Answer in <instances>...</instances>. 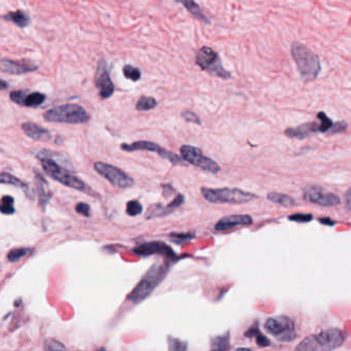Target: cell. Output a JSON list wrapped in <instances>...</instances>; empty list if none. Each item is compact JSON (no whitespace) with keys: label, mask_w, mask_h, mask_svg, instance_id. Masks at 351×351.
I'll return each instance as SVG.
<instances>
[{"label":"cell","mask_w":351,"mask_h":351,"mask_svg":"<svg viewBox=\"0 0 351 351\" xmlns=\"http://www.w3.org/2000/svg\"><path fill=\"white\" fill-rule=\"evenodd\" d=\"M167 264H155L128 294L127 300L137 304L150 297L155 288L162 282L168 272Z\"/></svg>","instance_id":"cell-3"},{"label":"cell","mask_w":351,"mask_h":351,"mask_svg":"<svg viewBox=\"0 0 351 351\" xmlns=\"http://www.w3.org/2000/svg\"><path fill=\"white\" fill-rule=\"evenodd\" d=\"M5 20L14 23L19 28H25L29 26L31 23L30 16L26 12L21 10H18L16 12H10L5 16Z\"/></svg>","instance_id":"cell-22"},{"label":"cell","mask_w":351,"mask_h":351,"mask_svg":"<svg viewBox=\"0 0 351 351\" xmlns=\"http://www.w3.org/2000/svg\"><path fill=\"white\" fill-rule=\"evenodd\" d=\"M168 344H169L170 350H187L188 349L187 342H183L181 340H178L172 337H168Z\"/></svg>","instance_id":"cell-35"},{"label":"cell","mask_w":351,"mask_h":351,"mask_svg":"<svg viewBox=\"0 0 351 351\" xmlns=\"http://www.w3.org/2000/svg\"><path fill=\"white\" fill-rule=\"evenodd\" d=\"M317 119L319 120V123H320V130H321V133H325V132H329V130L331 129L334 123L332 121L322 112L318 113L317 114Z\"/></svg>","instance_id":"cell-33"},{"label":"cell","mask_w":351,"mask_h":351,"mask_svg":"<svg viewBox=\"0 0 351 351\" xmlns=\"http://www.w3.org/2000/svg\"><path fill=\"white\" fill-rule=\"evenodd\" d=\"M252 217L248 214H232L220 218L214 226V230L221 232L237 227H248L252 225Z\"/></svg>","instance_id":"cell-15"},{"label":"cell","mask_w":351,"mask_h":351,"mask_svg":"<svg viewBox=\"0 0 351 351\" xmlns=\"http://www.w3.org/2000/svg\"><path fill=\"white\" fill-rule=\"evenodd\" d=\"M347 128V124L344 122H339L332 125L331 129L329 130V133L331 134H336V133H340V132H344Z\"/></svg>","instance_id":"cell-39"},{"label":"cell","mask_w":351,"mask_h":351,"mask_svg":"<svg viewBox=\"0 0 351 351\" xmlns=\"http://www.w3.org/2000/svg\"><path fill=\"white\" fill-rule=\"evenodd\" d=\"M121 149L125 152H137V151H146V152H152L158 154L160 157L163 159L168 160L170 163L173 165H186V161L182 159V157L169 152L163 147H161L159 144L152 142V141H146V140H140V141H135L131 144L123 143L121 145Z\"/></svg>","instance_id":"cell-10"},{"label":"cell","mask_w":351,"mask_h":351,"mask_svg":"<svg viewBox=\"0 0 351 351\" xmlns=\"http://www.w3.org/2000/svg\"><path fill=\"white\" fill-rule=\"evenodd\" d=\"M0 182H2L3 184H12L16 188H19L21 189L29 198H31V191L29 189V186L24 182L23 180H21L20 178L8 173V172H2V174H0ZM32 199V198H31Z\"/></svg>","instance_id":"cell-21"},{"label":"cell","mask_w":351,"mask_h":351,"mask_svg":"<svg viewBox=\"0 0 351 351\" xmlns=\"http://www.w3.org/2000/svg\"><path fill=\"white\" fill-rule=\"evenodd\" d=\"M177 3L181 4L195 19L201 21L204 24H209L210 23L209 20L207 19V17L202 12V10L199 7V5L195 3V0H177Z\"/></svg>","instance_id":"cell-23"},{"label":"cell","mask_w":351,"mask_h":351,"mask_svg":"<svg viewBox=\"0 0 351 351\" xmlns=\"http://www.w3.org/2000/svg\"><path fill=\"white\" fill-rule=\"evenodd\" d=\"M35 176H36V184H38V191H39V197H40V205L45 208L47 203L52 198V193L46 190L47 181L44 179V177H42L38 173H35Z\"/></svg>","instance_id":"cell-24"},{"label":"cell","mask_w":351,"mask_h":351,"mask_svg":"<svg viewBox=\"0 0 351 351\" xmlns=\"http://www.w3.org/2000/svg\"><path fill=\"white\" fill-rule=\"evenodd\" d=\"M347 339V334L340 328H329L322 330L319 334L305 338L297 347L295 350L303 351H318V350H334L340 347Z\"/></svg>","instance_id":"cell-2"},{"label":"cell","mask_w":351,"mask_h":351,"mask_svg":"<svg viewBox=\"0 0 351 351\" xmlns=\"http://www.w3.org/2000/svg\"><path fill=\"white\" fill-rule=\"evenodd\" d=\"M290 53L303 81H315L321 70L318 56L301 43H293L291 45Z\"/></svg>","instance_id":"cell-1"},{"label":"cell","mask_w":351,"mask_h":351,"mask_svg":"<svg viewBox=\"0 0 351 351\" xmlns=\"http://www.w3.org/2000/svg\"><path fill=\"white\" fill-rule=\"evenodd\" d=\"M201 193L203 198L210 203L242 204L256 198V195L240 189H209L204 187L201 189Z\"/></svg>","instance_id":"cell-5"},{"label":"cell","mask_w":351,"mask_h":351,"mask_svg":"<svg viewBox=\"0 0 351 351\" xmlns=\"http://www.w3.org/2000/svg\"><path fill=\"white\" fill-rule=\"evenodd\" d=\"M76 210L79 214L83 215V216H86V217H89L90 214H91V207L89 204L85 203V202H80L76 205Z\"/></svg>","instance_id":"cell-37"},{"label":"cell","mask_w":351,"mask_h":351,"mask_svg":"<svg viewBox=\"0 0 351 351\" xmlns=\"http://www.w3.org/2000/svg\"><path fill=\"white\" fill-rule=\"evenodd\" d=\"M123 75L126 79L132 82H138L141 79V72L138 68L134 67L133 65L127 64L123 68Z\"/></svg>","instance_id":"cell-30"},{"label":"cell","mask_w":351,"mask_h":351,"mask_svg":"<svg viewBox=\"0 0 351 351\" xmlns=\"http://www.w3.org/2000/svg\"><path fill=\"white\" fill-rule=\"evenodd\" d=\"M180 156L191 165H194L209 173L216 174L220 171V166L212 159L203 155L202 151L196 146L184 144L180 147Z\"/></svg>","instance_id":"cell-9"},{"label":"cell","mask_w":351,"mask_h":351,"mask_svg":"<svg viewBox=\"0 0 351 351\" xmlns=\"http://www.w3.org/2000/svg\"><path fill=\"white\" fill-rule=\"evenodd\" d=\"M94 169L98 174L103 176L115 187L127 189L134 186L135 183L134 179L131 176H129L126 172L114 165L103 162H96L94 164Z\"/></svg>","instance_id":"cell-11"},{"label":"cell","mask_w":351,"mask_h":351,"mask_svg":"<svg viewBox=\"0 0 351 351\" xmlns=\"http://www.w3.org/2000/svg\"><path fill=\"white\" fill-rule=\"evenodd\" d=\"M265 327L280 342H291L297 338L294 322L288 316H276L268 318Z\"/></svg>","instance_id":"cell-8"},{"label":"cell","mask_w":351,"mask_h":351,"mask_svg":"<svg viewBox=\"0 0 351 351\" xmlns=\"http://www.w3.org/2000/svg\"><path fill=\"white\" fill-rule=\"evenodd\" d=\"M10 98L14 103H17L21 106L36 108L46 101L47 96L40 92L29 93V91L18 90L11 92Z\"/></svg>","instance_id":"cell-14"},{"label":"cell","mask_w":351,"mask_h":351,"mask_svg":"<svg viewBox=\"0 0 351 351\" xmlns=\"http://www.w3.org/2000/svg\"><path fill=\"white\" fill-rule=\"evenodd\" d=\"M268 200H270L271 202L275 203V204H279L281 206H285V207H292L297 205L295 200L285 194H280V193H269L267 195Z\"/></svg>","instance_id":"cell-25"},{"label":"cell","mask_w":351,"mask_h":351,"mask_svg":"<svg viewBox=\"0 0 351 351\" xmlns=\"http://www.w3.org/2000/svg\"><path fill=\"white\" fill-rule=\"evenodd\" d=\"M320 132V123H315V122H311V123H305L302 124L298 127H292V128H287L284 133L287 137L289 138H295V139H304L309 137L310 135Z\"/></svg>","instance_id":"cell-19"},{"label":"cell","mask_w":351,"mask_h":351,"mask_svg":"<svg viewBox=\"0 0 351 351\" xmlns=\"http://www.w3.org/2000/svg\"><path fill=\"white\" fill-rule=\"evenodd\" d=\"M230 345V334L227 332L211 339V349L213 350H228Z\"/></svg>","instance_id":"cell-26"},{"label":"cell","mask_w":351,"mask_h":351,"mask_svg":"<svg viewBox=\"0 0 351 351\" xmlns=\"http://www.w3.org/2000/svg\"><path fill=\"white\" fill-rule=\"evenodd\" d=\"M133 252L135 254L139 255H153V254H162L165 256L172 257L174 255V251L165 243L163 242H149V243H143L138 245L133 249Z\"/></svg>","instance_id":"cell-17"},{"label":"cell","mask_w":351,"mask_h":351,"mask_svg":"<svg viewBox=\"0 0 351 351\" xmlns=\"http://www.w3.org/2000/svg\"><path fill=\"white\" fill-rule=\"evenodd\" d=\"M95 85L102 99L110 98L115 93V86L108 72L107 63L104 59H100L97 63V69L95 73Z\"/></svg>","instance_id":"cell-12"},{"label":"cell","mask_w":351,"mask_h":351,"mask_svg":"<svg viewBox=\"0 0 351 351\" xmlns=\"http://www.w3.org/2000/svg\"><path fill=\"white\" fill-rule=\"evenodd\" d=\"M184 202V197L181 194H178L175 199L170 202L168 205L163 206L162 204H155L152 205L149 209V211L145 214L146 219H152L155 217H162L166 216L172 212H174L178 207H180Z\"/></svg>","instance_id":"cell-18"},{"label":"cell","mask_w":351,"mask_h":351,"mask_svg":"<svg viewBox=\"0 0 351 351\" xmlns=\"http://www.w3.org/2000/svg\"><path fill=\"white\" fill-rule=\"evenodd\" d=\"M246 337H255L256 340V344L261 347H267L270 345V341L267 337H265L261 331H258L255 327H250L246 332H245Z\"/></svg>","instance_id":"cell-29"},{"label":"cell","mask_w":351,"mask_h":351,"mask_svg":"<svg viewBox=\"0 0 351 351\" xmlns=\"http://www.w3.org/2000/svg\"><path fill=\"white\" fill-rule=\"evenodd\" d=\"M196 64L208 75L223 80L231 79V72L226 70L218 54L209 47H202L196 54Z\"/></svg>","instance_id":"cell-6"},{"label":"cell","mask_w":351,"mask_h":351,"mask_svg":"<svg viewBox=\"0 0 351 351\" xmlns=\"http://www.w3.org/2000/svg\"><path fill=\"white\" fill-rule=\"evenodd\" d=\"M312 215L311 214H300V213H297V214H292V215H289L288 218L289 220H292V221H298V223H307V221H310L312 219Z\"/></svg>","instance_id":"cell-38"},{"label":"cell","mask_w":351,"mask_h":351,"mask_svg":"<svg viewBox=\"0 0 351 351\" xmlns=\"http://www.w3.org/2000/svg\"><path fill=\"white\" fill-rule=\"evenodd\" d=\"M303 196L307 202L324 207L337 206L341 203V199L336 194L326 192L319 187H307Z\"/></svg>","instance_id":"cell-13"},{"label":"cell","mask_w":351,"mask_h":351,"mask_svg":"<svg viewBox=\"0 0 351 351\" xmlns=\"http://www.w3.org/2000/svg\"><path fill=\"white\" fill-rule=\"evenodd\" d=\"M44 120L49 123L64 124H87L90 116L86 109L78 104H63L47 110L44 114Z\"/></svg>","instance_id":"cell-4"},{"label":"cell","mask_w":351,"mask_h":351,"mask_svg":"<svg viewBox=\"0 0 351 351\" xmlns=\"http://www.w3.org/2000/svg\"><path fill=\"white\" fill-rule=\"evenodd\" d=\"M31 249L30 248H27V247H21V248H15V249H12L8 255H7V258L9 262L11 263H15V262H18L20 261L22 257H24L25 255L28 254V252L30 251Z\"/></svg>","instance_id":"cell-31"},{"label":"cell","mask_w":351,"mask_h":351,"mask_svg":"<svg viewBox=\"0 0 351 351\" xmlns=\"http://www.w3.org/2000/svg\"><path fill=\"white\" fill-rule=\"evenodd\" d=\"M157 104L158 102L154 97L141 96L136 103V109L139 112H147L154 109L157 106Z\"/></svg>","instance_id":"cell-27"},{"label":"cell","mask_w":351,"mask_h":351,"mask_svg":"<svg viewBox=\"0 0 351 351\" xmlns=\"http://www.w3.org/2000/svg\"><path fill=\"white\" fill-rule=\"evenodd\" d=\"M0 211L3 214H14L15 209V200L12 196H3L2 205H0Z\"/></svg>","instance_id":"cell-28"},{"label":"cell","mask_w":351,"mask_h":351,"mask_svg":"<svg viewBox=\"0 0 351 351\" xmlns=\"http://www.w3.org/2000/svg\"><path fill=\"white\" fill-rule=\"evenodd\" d=\"M39 66L30 61H13L10 59L2 60V71L4 73L21 76L36 71Z\"/></svg>","instance_id":"cell-16"},{"label":"cell","mask_w":351,"mask_h":351,"mask_svg":"<svg viewBox=\"0 0 351 351\" xmlns=\"http://www.w3.org/2000/svg\"><path fill=\"white\" fill-rule=\"evenodd\" d=\"M345 204L346 207L351 210V189H349L345 194Z\"/></svg>","instance_id":"cell-40"},{"label":"cell","mask_w":351,"mask_h":351,"mask_svg":"<svg viewBox=\"0 0 351 351\" xmlns=\"http://www.w3.org/2000/svg\"><path fill=\"white\" fill-rule=\"evenodd\" d=\"M40 160H41V163L45 172L49 176H51L54 180L60 182L61 184L65 187H68L78 191L85 192L87 190V186L83 180L72 175L67 169H64L61 165L57 164V162H55L54 160L49 159V158H42Z\"/></svg>","instance_id":"cell-7"},{"label":"cell","mask_w":351,"mask_h":351,"mask_svg":"<svg viewBox=\"0 0 351 351\" xmlns=\"http://www.w3.org/2000/svg\"><path fill=\"white\" fill-rule=\"evenodd\" d=\"M0 86H2V90L3 91H5V90H7L9 88V85H8V83L5 80L0 81Z\"/></svg>","instance_id":"cell-42"},{"label":"cell","mask_w":351,"mask_h":351,"mask_svg":"<svg viewBox=\"0 0 351 351\" xmlns=\"http://www.w3.org/2000/svg\"><path fill=\"white\" fill-rule=\"evenodd\" d=\"M319 221L321 223V224H326V225H335V221H332V220H329V218H320L319 219Z\"/></svg>","instance_id":"cell-41"},{"label":"cell","mask_w":351,"mask_h":351,"mask_svg":"<svg viewBox=\"0 0 351 351\" xmlns=\"http://www.w3.org/2000/svg\"><path fill=\"white\" fill-rule=\"evenodd\" d=\"M44 349L48 350V351H52V350H66V346L63 345L60 341L55 340L53 338H50V339H47L45 341Z\"/></svg>","instance_id":"cell-34"},{"label":"cell","mask_w":351,"mask_h":351,"mask_svg":"<svg viewBox=\"0 0 351 351\" xmlns=\"http://www.w3.org/2000/svg\"><path fill=\"white\" fill-rule=\"evenodd\" d=\"M126 210H127V214L128 215H130V216H137V215L142 213L143 207H142V205L137 200H131V201H129L127 203Z\"/></svg>","instance_id":"cell-32"},{"label":"cell","mask_w":351,"mask_h":351,"mask_svg":"<svg viewBox=\"0 0 351 351\" xmlns=\"http://www.w3.org/2000/svg\"><path fill=\"white\" fill-rule=\"evenodd\" d=\"M181 117L186 120V122L188 123H192V124H196V125H201V120L200 118L193 112L190 110H184L181 113Z\"/></svg>","instance_id":"cell-36"},{"label":"cell","mask_w":351,"mask_h":351,"mask_svg":"<svg viewBox=\"0 0 351 351\" xmlns=\"http://www.w3.org/2000/svg\"><path fill=\"white\" fill-rule=\"evenodd\" d=\"M22 130L31 139L38 141H50L52 139V134L49 130L44 127L39 126L35 123L27 122L22 124Z\"/></svg>","instance_id":"cell-20"}]
</instances>
